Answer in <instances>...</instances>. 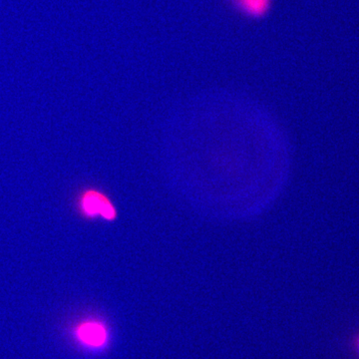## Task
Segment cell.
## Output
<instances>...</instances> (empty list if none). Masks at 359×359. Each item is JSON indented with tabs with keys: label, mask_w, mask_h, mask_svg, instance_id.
Returning <instances> with one entry per match:
<instances>
[{
	"label": "cell",
	"mask_w": 359,
	"mask_h": 359,
	"mask_svg": "<svg viewBox=\"0 0 359 359\" xmlns=\"http://www.w3.org/2000/svg\"><path fill=\"white\" fill-rule=\"evenodd\" d=\"M80 208L85 216L89 218L101 217L111 221L116 217L114 205L105 195L97 191L85 192L80 200Z\"/></svg>",
	"instance_id": "cell-1"
},
{
	"label": "cell",
	"mask_w": 359,
	"mask_h": 359,
	"mask_svg": "<svg viewBox=\"0 0 359 359\" xmlns=\"http://www.w3.org/2000/svg\"><path fill=\"white\" fill-rule=\"evenodd\" d=\"M75 337L86 348L101 349L108 342L107 328L99 321H84L75 330Z\"/></svg>",
	"instance_id": "cell-2"
},
{
	"label": "cell",
	"mask_w": 359,
	"mask_h": 359,
	"mask_svg": "<svg viewBox=\"0 0 359 359\" xmlns=\"http://www.w3.org/2000/svg\"><path fill=\"white\" fill-rule=\"evenodd\" d=\"M273 0H231L241 13L250 18H263L269 13Z\"/></svg>",
	"instance_id": "cell-3"
},
{
	"label": "cell",
	"mask_w": 359,
	"mask_h": 359,
	"mask_svg": "<svg viewBox=\"0 0 359 359\" xmlns=\"http://www.w3.org/2000/svg\"><path fill=\"white\" fill-rule=\"evenodd\" d=\"M351 347L356 359H359V332L358 334L354 335L353 342H351Z\"/></svg>",
	"instance_id": "cell-4"
}]
</instances>
